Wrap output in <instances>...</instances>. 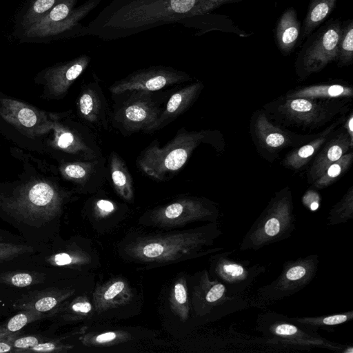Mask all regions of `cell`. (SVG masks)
I'll return each mask as SVG.
<instances>
[{
    "label": "cell",
    "instance_id": "24",
    "mask_svg": "<svg viewBox=\"0 0 353 353\" xmlns=\"http://www.w3.org/2000/svg\"><path fill=\"white\" fill-rule=\"evenodd\" d=\"M353 90L342 84L312 85L299 88L290 92L286 98H303L307 99L351 98Z\"/></svg>",
    "mask_w": 353,
    "mask_h": 353
},
{
    "label": "cell",
    "instance_id": "28",
    "mask_svg": "<svg viewBox=\"0 0 353 353\" xmlns=\"http://www.w3.org/2000/svg\"><path fill=\"white\" fill-rule=\"evenodd\" d=\"M337 0H311L303 23L302 38L310 35L332 13Z\"/></svg>",
    "mask_w": 353,
    "mask_h": 353
},
{
    "label": "cell",
    "instance_id": "19",
    "mask_svg": "<svg viewBox=\"0 0 353 353\" xmlns=\"http://www.w3.org/2000/svg\"><path fill=\"white\" fill-rule=\"evenodd\" d=\"M91 61L88 54L80 55L72 60L47 70L45 76L57 94L65 92L70 85L84 72Z\"/></svg>",
    "mask_w": 353,
    "mask_h": 353
},
{
    "label": "cell",
    "instance_id": "3",
    "mask_svg": "<svg viewBox=\"0 0 353 353\" xmlns=\"http://www.w3.org/2000/svg\"><path fill=\"white\" fill-rule=\"evenodd\" d=\"M172 92L131 90L112 94L114 103L110 113L111 124L123 135L150 133Z\"/></svg>",
    "mask_w": 353,
    "mask_h": 353
},
{
    "label": "cell",
    "instance_id": "6",
    "mask_svg": "<svg viewBox=\"0 0 353 353\" xmlns=\"http://www.w3.org/2000/svg\"><path fill=\"white\" fill-rule=\"evenodd\" d=\"M221 233L217 226L212 224L188 232L141 241L132 248V253L144 261L173 260L181 255L194 254L203 246L212 244Z\"/></svg>",
    "mask_w": 353,
    "mask_h": 353
},
{
    "label": "cell",
    "instance_id": "46",
    "mask_svg": "<svg viewBox=\"0 0 353 353\" xmlns=\"http://www.w3.org/2000/svg\"><path fill=\"white\" fill-rule=\"evenodd\" d=\"M72 309L77 312L88 313L91 310L92 306L88 302H79L72 305Z\"/></svg>",
    "mask_w": 353,
    "mask_h": 353
},
{
    "label": "cell",
    "instance_id": "14",
    "mask_svg": "<svg viewBox=\"0 0 353 353\" xmlns=\"http://www.w3.org/2000/svg\"><path fill=\"white\" fill-rule=\"evenodd\" d=\"M57 133V145L74 155L78 161H92L103 157L90 128L81 124L74 127L60 126Z\"/></svg>",
    "mask_w": 353,
    "mask_h": 353
},
{
    "label": "cell",
    "instance_id": "30",
    "mask_svg": "<svg viewBox=\"0 0 353 353\" xmlns=\"http://www.w3.org/2000/svg\"><path fill=\"white\" fill-rule=\"evenodd\" d=\"M352 161V152L343 154L339 160L327 168L325 172L313 183L314 187L322 189L332 184L348 170Z\"/></svg>",
    "mask_w": 353,
    "mask_h": 353
},
{
    "label": "cell",
    "instance_id": "4",
    "mask_svg": "<svg viewBox=\"0 0 353 353\" xmlns=\"http://www.w3.org/2000/svg\"><path fill=\"white\" fill-rule=\"evenodd\" d=\"M78 0H61L20 37L21 43H47L79 37L81 21L103 0H87L74 8Z\"/></svg>",
    "mask_w": 353,
    "mask_h": 353
},
{
    "label": "cell",
    "instance_id": "8",
    "mask_svg": "<svg viewBox=\"0 0 353 353\" xmlns=\"http://www.w3.org/2000/svg\"><path fill=\"white\" fill-rule=\"evenodd\" d=\"M319 261L318 256L312 254L286 262L274 281L257 290L259 302L278 301L302 290L314 278Z\"/></svg>",
    "mask_w": 353,
    "mask_h": 353
},
{
    "label": "cell",
    "instance_id": "37",
    "mask_svg": "<svg viewBox=\"0 0 353 353\" xmlns=\"http://www.w3.org/2000/svg\"><path fill=\"white\" fill-rule=\"evenodd\" d=\"M320 201V195L312 190L307 191L302 198L303 205L311 211H315L319 208Z\"/></svg>",
    "mask_w": 353,
    "mask_h": 353
},
{
    "label": "cell",
    "instance_id": "43",
    "mask_svg": "<svg viewBox=\"0 0 353 353\" xmlns=\"http://www.w3.org/2000/svg\"><path fill=\"white\" fill-rule=\"evenodd\" d=\"M174 299L179 304L185 305L187 302V292L185 285L177 283L174 288Z\"/></svg>",
    "mask_w": 353,
    "mask_h": 353
},
{
    "label": "cell",
    "instance_id": "1",
    "mask_svg": "<svg viewBox=\"0 0 353 353\" xmlns=\"http://www.w3.org/2000/svg\"><path fill=\"white\" fill-rule=\"evenodd\" d=\"M203 0H112L80 30L79 36L103 40L125 38L194 17Z\"/></svg>",
    "mask_w": 353,
    "mask_h": 353
},
{
    "label": "cell",
    "instance_id": "41",
    "mask_svg": "<svg viewBox=\"0 0 353 353\" xmlns=\"http://www.w3.org/2000/svg\"><path fill=\"white\" fill-rule=\"evenodd\" d=\"M32 281V276L27 273H17L10 278V283L19 288L28 286Z\"/></svg>",
    "mask_w": 353,
    "mask_h": 353
},
{
    "label": "cell",
    "instance_id": "23",
    "mask_svg": "<svg viewBox=\"0 0 353 353\" xmlns=\"http://www.w3.org/2000/svg\"><path fill=\"white\" fill-rule=\"evenodd\" d=\"M109 174L117 193L130 201L134 196L133 180L125 161L114 151L109 156Z\"/></svg>",
    "mask_w": 353,
    "mask_h": 353
},
{
    "label": "cell",
    "instance_id": "15",
    "mask_svg": "<svg viewBox=\"0 0 353 353\" xmlns=\"http://www.w3.org/2000/svg\"><path fill=\"white\" fill-rule=\"evenodd\" d=\"M77 108L81 117L88 127L107 130L110 121L108 103L97 80L82 87Z\"/></svg>",
    "mask_w": 353,
    "mask_h": 353
},
{
    "label": "cell",
    "instance_id": "32",
    "mask_svg": "<svg viewBox=\"0 0 353 353\" xmlns=\"http://www.w3.org/2000/svg\"><path fill=\"white\" fill-rule=\"evenodd\" d=\"M339 66L349 65L353 61V21L348 20L341 23V35L338 43L337 59Z\"/></svg>",
    "mask_w": 353,
    "mask_h": 353
},
{
    "label": "cell",
    "instance_id": "44",
    "mask_svg": "<svg viewBox=\"0 0 353 353\" xmlns=\"http://www.w3.org/2000/svg\"><path fill=\"white\" fill-rule=\"evenodd\" d=\"M50 262L56 265H65L72 263L73 259L68 253H59L50 259Z\"/></svg>",
    "mask_w": 353,
    "mask_h": 353
},
{
    "label": "cell",
    "instance_id": "17",
    "mask_svg": "<svg viewBox=\"0 0 353 353\" xmlns=\"http://www.w3.org/2000/svg\"><path fill=\"white\" fill-rule=\"evenodd\" d=\"M64 176L74 182L81 190L93 192L104 183L109 170L103 157L85 161H74L62 168Z\"/></svg>",
    "mask_w": 353,
    "mask_h": 353
},
{
    "label": "cell",
    "instance_id": "36",
    "mask_svg": "<svg viewBox=\"0 0 353 353\" xmlns=\"http://www.w3.org/2000/svg\"><path fill=\"white\" fill-rule=\"evenodd\" d=\"M239 1L241 0H203L194 8V17L207 14L223 4Z\"/></svg>",
    "mask_w": 353,
    "mask_h": 353
},
{
    "label": "cell",
    "instance_id": "26",
    "mask_svg": "<svg viewBox=\"0 0 353 353\" xmlns=\"http://www.w3.org/2000/svg\"><path fill=\"white\" fill-rule=\"evenodd\" d=\"M334 128V125L330 126L321 136L290 152L283 161L284 165L292 170H300L323 147Z\"/></svg>",
    "mask_w": 353,
    "mask_h": 353
},
{
    "label": "cell",
    "instance_id": "18",
    "mask_svg": "<svg viewBox=\"0 0 353 353\" xmlns=\"http://www.w3.org/2000/svg\"><path fill=\"white\" fill-rule=\"evenodd\" d=\"M203 88V84L196 81L174 91L150 133L161 130L186 112L197 99Z\"/></svg>",
    "mask_w": 353,
    "mask_h": 353
},
{
    "label": "cell",
    "instance_id": "33",
    "mask_svg": "<svg viewBox=\"0 0 353 353\" xmlns=\"http://www.w3.org/2000/svg\"><path fill=\"white\" fill-rule=\"evenodd\" d=\"M353 217V186H351L341 199L330 210L327 222L330 225L348 221Z\"/></svg>",
    "mask_w": 353,
    "mask_h": 353
},
{
    "label": "cell",
    "instance_id": "38",
    "mask_svg": "<svg viewBox=\"0 0 353 353\" xmlns=\"http://www.w3.org/2000/svg\"><path fill=\"white\" fill-rule=\"evenodd\" d=\"M58 303L54 296H45L35 302L32 308L37 312H44L52 310Z\"/></svg>",
    "mask_w": 353,
    "mask_h": 353
},
{
    "label": "cell",
    "instance_id": "7",
    "mask_svg": "<svg viewBox=\"0 0 353 353\" xmlns=\"http://www.w3.org/2000/svg\"><path fill=\"white\" fill-rule=\"evenodd\" d=\"M341 23L332 19L308 36L296 61V72L301 79L322 70L337 59Z\"/></svg>",
    "mask_w": 353,
    "mask_h": 353
},
{
    "label": "cell",
    "instance_id": "48",
    "mask_svg": "<svg viewBox=\"0 0 353 353\" xmlns=\"http://www.w3.org/2000/svg\"><path fill=\"white\" fill-rule=\"evenodd\" d=\"M345 128L346 132L349 135V137L352 142H353V115L350 114L345 124Z\"/></svg>",
    "mask_w": 353,
    "mask_h": 353
},
{
    "label": "cell",
    "instance_id": "35",
    "mask_svg": "<svg viewBox=\"0 0 353 353\" xmlns=\"http://www.w3.org/2000/svg\"><path fill=\"white\" fill-rule=\"evenodd\" d=\"M37 314L36 312H26L14 316L7 323V331L11 333L19 331Z\"/></svg>",
    "mask_w": 353,
    "mask_h": 353
},
{
    "label": "cell",
    "instance_id": "13",
    "mask_svg": "<svg viewBox=\"0 0 353 353\" xmlns=\"http://www.w3.org/2000/svg\"><path fill=\"white\" fill-rule=\"evenodd\" d=\"M228 255V253H223L215 256L214 272L228 293L236 296L264 272L265 267L259 265L249 266V262H239L230 259Z\"/></svg>",
    "mask_w": 353,
    "mask_h": 353
},
{
    "label": "cell",
    "instance_id": "29",
    "mask_svg": "<svg viewBox=\"0 0 353 353\" xmlns=\"http://www.w3.org/2000/svg\"><path fill=\"white\" fill-rule=\"evenodd\" d=\"M3 115L6 119L21 125L30 128L34 126L37 120L35 112L23 104L12 100H3Z\"/></svg>",
    "mask_w": 353,
    "mask_h": 353
},
{
    "label": "cell",
    "instance_id": "39",
    "mask_svg": "<svg viewBox=\"0 0 353 353\" xmlns=\"http://www.w3.org/2000/svg\"><path fill=\"white\" fill-rule=\"evenodd\" d=\"M39 343V340L33 336H28L19 338L13 343L14 348L18 349L17 352H26L30 347Z\"/></svg>",
    "mask_w": 353,
    "mask_h": 353
},
{
    "label": "cell",
    "instance_id": "47",
    "mask_svg": "<svg viewBox=\"0 0 353 353\" xmlns=\"http://www.w3.org/2000/svg\"><path fill=\"white\" fill-rule=\"evenodd\" d=\"M117 335L114 332H108L101 334L98 335L95 341L97 343H105L113 341L116 338Z\"/></svg>",
    "mask_w": 353,
    "mask_h": 353
},
{
    "label": "cell",
    "instance_id": "20",
    "mask_svg": "<svg viewBox=\"0 0 353 353\" xmlns=\"http://www.w3.org/2000/svg\"><path fill=\"white\" fill-rule=\"evenodd\" d=\"M353 146L349 135L342 131L328 141L316 157L307 173L308 179L314 183L332 163L339 160Z\"/></svg>",
    "mask_w": 353,
    "mask_h": 353
},
{
    "label": "cell",
    "instance_id": "49",
    "mask_svg": "<svg viewBox=\"0 0 353 353\" xmlns=\"http://www.w3.org/2000/svg\"><path fill=\"white\" fill-rule=\"evenodd\" d=\"M12 346L6 342H0V353L10 352Z\"/></svg>",
    "mask_w": 353,
    "mask_h": 353
},
{
    "label": "cell",
    "instance_id": "34",
    "mask_svg": "<svg viewBox=\"0 0 353 353\" xmlns=\"http://www.w3.org/2000/svg\"><path fill=\"white\" fill-rule=\"evenodd\" d=\"M32 250L31 247L23 245L0 243V262L12 259Z\"/></svg>",
    "mask_w": 353,
    "mask_h": 353
},
{
    "label": "cell",
    "instance_id": "16",
    "mask_svg": "<svg viewBox=\"0 0 353 353\" xmlns=\"http://www.w3.org/2000/svg\"><path fill=\"white\" fill-rule=\"evenodd\" d=\"M279 110L289 121L307 127L319 125L336 114V110L314 99L286 98Z\"/></svg>",
    "mask_w": 353,
    "mask_h": 353
},
{
    "label": "cell",
    "instance_id": "25",
    "mask_svg": "<svg viewBox=\"0 0 353 353\" xmlns=\"http://www.w3.org/2000/svg\"><path fill=\"white\" fill-rule=\"evenodd\" d=\"M61 0H31L16 17L14 31L20 37Z\"/></svg>",
    "mask_w": 353,
    "mask_h": 353
},
{
    "label": "cell",
    "instance_id": "40",
    "mask_svg": "<svg viewBox=\"0 0 353 353\" xmlns=\"http://www.w3.org/2000/svg\"><path fill=\"white\" fill-rule=\"evenodd\" d=\"M94 208L100 214H108L115 210L116 205L114 202L108 199H99L95 201Z\"/></svg>",
    "mask_w": 353,
    "mask_h": 353
},
{
    "label": "cell",
    "instance_id": "5",
    "mask_svg": "<svg viewBox=\"0 0 353 353\" xmlns=\"http://www.w3.org/2000/svg\"><path fill=\"white\" fill-rule=\"evenodd\" d=\"M294 221L292 196L286 188L275 194L248 231L240 250L260 249L288 238L294 228Z\"/></svg>",
    "mask_w": 353,
    "mask_h": 353
},
{
    "label": "cell",
    "instance_id": "11",
    "mask_svg": "<svg viewBox=\"0 0 353 353\" xmlns=\"http://www.w3.org/2000/svg\"><path fill=\"white\" fill-rule=\"evenodd\" d=\"M218 211L210 201L195 196H184L154 209L151 216L154 222L175 225L191 221L216 219Z\"/></svg>",
    "mask_w": 353,
    "mask_h": 353
},
{
    "label": "cell",
    "instance_id": "2",
    "mask_svg": "<svg viewBox=\"0 0 353 353\" xmlns=\"http://www.w3.org/2000/svg\"><path fill=\"white\" fill-rule=\"evenodd\" d=\"M208 131L178 130L174 137L161 147L157 140L141 152L137 159L139 168L157 181L171 179L185 165L193 151L208 141Z\"/></svg>",
    "mask_w": 353,
    "mask_h": 353
},
{
    "label": "cell",
    "instance_id": "45",
    "mask_svg": "<svg viewBox=\"0 0 353 353\" xmlns=\"http://www.w3.org/2000/svg\"><path fill=\"white\" fill-rule=\"evenodd\" d=\"M57 346L55 344L50 343V342H46V343H39L36 345L30 347L26 352H53L57 350Z\"/></svg>",
    "mask_w": 353,
    "mask_h": 353
},
{
    "label": "cell",
    "instance_id": "9",
    "mask_svg": "<svg viewBox=\"0 0 353 353\" xmlns=\"http://www.w3.org/2000/svg\"><path fill=\"white\" fill-rule=\"evenodd\" d=\"M192 79V77L187 72L172 67L154 65L129 74L125 78L114 82L109 88V90L112 94L131 90L154 92Z\"/></svg>",
    "mask_w": 353,
    "mask_h": 353
},
{
    "label": "cell",
    "instance_id": "22",
    "mask_svg": "<svg viewBox=\"0 0 353 353\" xmlns=\"http://www.w3.org/2000/svg\"><path fill=\"white\" fill-rule=\"evenodd\" d=\"M254 130L259 145L268 151H277L292 143L290 136L273 125L263 112L256 116Z\"/></svg>",
    "mask_w": 353,
    "mask_h": 353
},
{
    "label": "cell",
    "instance_id": "10",
    "mask_svg": "<svg viewBox=\"0 0 353 353\" xmlns=\"http://www.w3.org/2000/svg\"><path fill=\"white\" fill-rule=\"evenodd\" d=\"M259 330L270 341L292 346L336 347L314 331L282 315L268 314L259 323Z\"/></svg>",
    "mask_w": 353,
    "mask_h": 353
},
{
    "label": "cell",
    "instance_id": "27",
    "mask_svg": "<svg viewBox=\"0 0 353 353\" xmlns=\"http://www.w3.org/2000/svg\"><path fill=\"white\" fill-rule=\"evenodd\" d=\"M203 301L205 309L211 311L216 307H227L238 300L236 296L230 295L225 285L218 280L210 281L207 275L203 281Z\"/></svg>",
    "mask_w": 353,
    "mask_h": 353
},
{
    "label": "cell",
    "instance_id": "42",
    "mask_svg": "<svg viewBox=\"0 0 353 353\" xmlns=\"http://www.w3.org/2000/svg\"><path fill=\"white\" fill-rule=\"evenodd\" d=\"M125 288V283L121 281H118L112 283L104 292L103 299L105 301L113 299L120 294Z\"/></svg>",
    "mask_w": 353,
    "mask_h": 353
},
{
    "label": "cell",
    "instance_id": "21",
    "mask_svg": "<svg viewBox=\"0 0 353 353\" xmlns=\"http://www.w3.org/2000/svg\"><path fill=\"white\" fill-rule=\"evenodd\" d=\"M300 34L301 22L296 11L290 7L280 16L275 27V42L283 54H289L294 50Z\"/></svg>",
    "mask_w": 353,
    "mask_h": 353
},
{
    "label": "cell",
    "instance_id": "31",
    "mask_svg": "<svg viewBox=\"0 0 353 353\" xmlns=\"http://www.w3.org/2000/svg\"><path fill=\"white\" fill-rule=\"evenodd\" d=\"M353 318V311L334 314L330 316H322L317 317H301L291 319L294 323L303 326L309 330L315 331L318 328H327L328 327L336 326L347 321H350Z\"/></svg>",
    "mask_w": 353,
    "mask_h": 353
},
{
    "label": "cell",
    "instance_id": "12",
    "mask_svg": "<svg viewBox=\"0 0 353 353\" xmlns=\"http://www.w3.org/2000/svg\"><path fill=\"white\" fill-rule=\"evenodd\" d=\"M57 192L48 183L40 182L32 186L23 201L14 207L18 219L28 221H45L54 217L60 208Z\"/></svg>",
    "mask_w": 353,
    "mask_h": 353
}]
</instances>
